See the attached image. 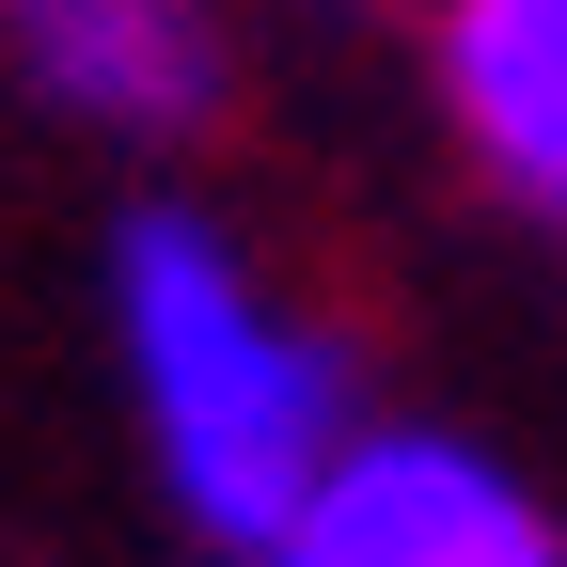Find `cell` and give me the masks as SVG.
Wrapping results in <instances>:
<instances>
[{
  "instance_id": "1",
  "label": "cell",
  "mask_w": 567,
  "mask_h": 567,
  "mask_svg": "<svg viewBox=\"0 0 567 567\" xmlns=\"http://www.w3.org/2000/svg\"><path fill=\"white\" fill-rule=\"evenodd\" d=\"M111 316H126V394L174 520L252 567L347 457V347L284 316L205 205H142L111 237Z\"/></svg>"
},
{
  "instance_id": "2",
  "label": "cell",
  "mask_w": 567,
  "mask_h": 567,
  "mask_svg": "<svg viewBox=\"0 0 567 567\" xmlns=\"http://www.w3.org/2000/svg\"><path fill=\"white\" fill-rule=\"evenodd\" d=\"M252 567H567V520L457 425H347L316 505Z\"/></svg>"
},
{
  "instance_id": "3",
  "label": "cell",
  "mask_w": 567,
  "mask_h": 567,
  "mask_svg": "<svg viewBox=\"0 0 567 567\" xmlns=\"http://www.w3.org/2000/svg\"><path fill=\"white\" fill-rule=\"evenodd\" d=\"M32 95H63L80 126H126V142H174L221 111V17L205 0H0Z\"/></svg>"
},
{
  "instance_id": "4",
  "label": "cell",
  "mask_w": 567,
  "mask_h": 567,
  "mask_svg": "<svg viewBox=\"0 0 567 567\" xmlns=\"http://www.w3.org/2000/svg\"><path fill=\"white\" fill-rule=\"evenodd\" d=\"M425 63H442V111L473 158L536 205H567V0H442Z\"/></svg>"
}]
</instances>
